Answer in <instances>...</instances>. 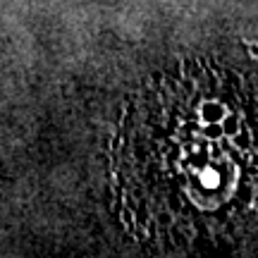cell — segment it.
<instances>
[{
  "label": "cell",
  "mask_w": 258,
  "mask_h": 258,
  "mask_svg": "<svg viewBox=\"0 0 258 258\" xmlns=\"http://www.w3.org/2000/svg\"><path fill=\"white\" fill-rule=\"evenodd\" d=\"M122 153L124 186L167 227L225 230L258 208V103L230 77L165 79L129 117Z\"/></svg>",
  "instance_id": "6da1fadb"
}]
</instances>
